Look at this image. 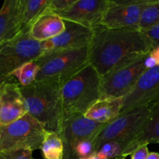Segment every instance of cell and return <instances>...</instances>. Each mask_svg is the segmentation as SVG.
I'll use <instances>...</instances> for the list:
<instances>
[{
    "label": "cell",
    "instance_id": "obj_1",
    "mask_svg": "<svg viewBox=\"0 0 159 159\" xmlns=\"http://www.w3.org/2000/svg\"><path fill=\"white\" fill-rule=\"evenodd\" d=\"M153 47L140 30L110 29L98 26L93 30L89 45V64L100 76L149 54Z\"/></svg>",
    "mask_w": 159,
    "mask_h": 159
},
{
    "label": "cell",
    "instance_id": "obj_2",
    "mask_svg": "<svg viewBox=\"0 0 159 159\" xmlns=\"http://www.w3.org/2000/svg\"><path fill=\"white\" fill-rule=\"evenodd\" d=\"M26 113L37 120L47 131L58 132L62 121L61 85L49 80L35 81L20 86Z\"/></svg>",
    "mask_w": 159,
    "mask_h": 159
},
{
    "label": "cell",
    "instance_id": "obj_3",
    "mask_svg": "<svg viewBox=\"0 0 159 159\" xmlns=\"http://www.w3.org/2000/svg\"><path fill=\"white\" fill-rule=\"evenodd\" d=\"M62 120L84 113L101 99V76L90 64L61 85Z\"/></svg>",
    "mask_w": 159,
    "mask_h": 159
},
{
    "label": "cell",
    "instance_id": "obj_4",
    "mask_svg": "<svg viewBox=\"0 0 159 159\" xmlns=\"http://www.w3.org/2000/svg\"><path fill=\"white\" fill-rule=\"evenodd\" d=\"M89 46L44 53L35 63L39 66L36 81L49 80L61 85L89 64Z\"/></svg>",
    "mask_w": 159,
    "mask_h": 159
},
{
    "label": "cell",
    "instance_id": "obj_5",
    "mask_svg": "<svg viewBox=\"0 0 159 159\" xmlns=\"http://www.w3.org/2000/svg\"><path fill=\"white\" fill-rule=\"evenodd\" d=\"M44 51L40 42L30 36L29 29L0 46V85L10 81L12 74L23 64L37 60Z\"/></svg>",
    "mask_w": 159,
    "mask_h": 159
},
{
    "label": "cell",
    "instance_id": "obj_6",
    "mask_svg": "<svg viewBox=\"0 0 159 159\" xmlns=\"http://www.w3.org/2000/svg\"><path fill=\"white\" fill-rule=\"evenodd\" d=\"M45 132L37 120L26 113L17 120L0 127V152L17 149L34 152L40 149Z\"/></svg>",
    "mask_w": 159,
    "mask_h": 159
},
{
    "label": "cell",
    "instance_id": "obj_7",
    "mask_svg": "<svg viewBox=\"0 0 159 159\" xmlns=\"http://www.w3.org/2000/svg\"><path fill=\"white\" fill-rule=\"evenodd\" d=\"M151 107H141L122 113L105 124L93 139L95 152L103 143L108 141L120 142L126 149L141 132L148 119Z\"/></svg>",
    "mask_w": 159,
    "mask_h": 159
},
{
    "label": "cell",
    "instance_id": "obj_8",
    "mask_svg": "<svg viewBox=\"0 0 159 159\" xmlns=\"http://www.w3.org/2000/svg\"><path fill=\"white\" fill-rule=\"evenodd\" d=\"M147 54L130 61L101 76V99L124 97L147 70L145 59Z\"/></svg>",
    "mask_w": 159,
    "mask_h": 159
},
{
    "label": "cell",
    "instance_id": "obj_9",
    "mask_svg": "<svg viewBox=\"0 0 159 159\" xmlns=\"http://www.w3.org/2000/svg\"><path fill=\"white\" fill-rule=\"evenodd\" d=\"M104 125L87 119L84 115H75L62 120L57 132L63 142L62 159H78L75 155L77 143L83 140H93Z\"/></svg>",
    "mask_w": 159,
    "mask_h": 159
},
{
    "label": "cell",
    "instance_id": "obj_10",
    "mask_svg": "<svg viewBox=\"0 0 159 159\" xmlns=\"http://www.w3.org/2000/svg\"><path fill=\"white\" fill-rule=\"evenodd\" d=\"M122 101L120 114L159 104V66L147 69Z\"/></svg>",
    "mask_w": 159,
    "mask_h": 159
},
{
    "label": "cell",
    "instance_id": "obj_11",
    "mask_svg": "<svg viewBox=\"0 0 159 159\" xmlns=\"http://www.w3.org/2000/svg\"><path fill=\"white\" fill-rule=\"evenodd\" d=\"M148 0H108L101 26L110 29L139 30L140 14Z\"/></svg>",
    "mask_w": 159,
    "mask_h": 159
},
{
    "label": "cell",
    "instance_id": "obj_12",
    "mask_svg": "<svg viewBox=\"0 0 159 159\" xmlns=\"http://www.w3.org/2000/svg\"><path fill=\"white\" fill-rule=\"evenodd\" d=\"M108 6V0H75L59 16L93 30L101 25Z\"/></svg>",
    "mask_w": 159,
    "mask_h": 159
},
{
    "label": "cell",
    "instance_id": "obj_13",
    "mask_svg": "<svg viewBox=\"0 0 159 159\" xmlns=\"http://www.w3.org/2000/svg\"><path fill=\"white\" fill-rule=\"evenodd\" d=\"M65 30L62 34L41 43L44 53L76 49L90 45L93 30L73 22L64 20Z\"/></svg>",
    "mask_w": 159,
    "mask_h": 159
},
{
    "label": "cell",
    "instance_id": "obj_14",
    "mask_svg": "<svg viewBox=\"0 0 159 159\" xmlns=\"http://www.w3.org/2000/svg\"><path fill=\"white\" fill-rule=\"evenodd\" d=\"M26 113L24 100L18 82L0 85V127L17 120Z\"/></svg>",
    "mask_w": 159,
    "mask_h": 159
},
{
    "label": "cell",
    "instance_id": "obj_15",
    "mask_svg": "<svg viewBox=\"0 0 159 159\" xmlns=\"http://www.w3.org/2000/svg\"><path fill=\"white\" fill-rule=\"evenodd\" d=\"M22 30L21 0H6L0 9V41L12 40Z\"/></svg>",
    "mask_w": 159,
    "mask_h": 159
},
{
    "label": "cell",
    "instance_id": "obj_16",
    "mask_svg": "<svg viewBox=\"0 0 159 159\" xmlns=\"http://www.w3.org/2000/svg\"><path fill=\"white\" fill-rule=\"evenodd\" d=\"M64 30L65 22L59 16L45 12L31 25L29 34L34 40L41 43L57 37Z\"/></svg>",
    "mask_w": 159,
    "mask_h": 159
},
{
    "label": "cell",
    "instance_id": "obj_17",
    "mask_svg": "<svg viewBox=\"0 0 159 159\" xmlns=\"http://www.w3.org/2000/svg\"><path fill=\"white\" fill-rule=\"evenodd\" d=\"M149 144H159V104L151 107V112L144 127L140 134L125 149L123 156L126 158L139 147Z\"/></svg>",
    "mask_w": 159,
    "mask_h": 159
},
{
    "label": "cell",
    "instance_id": "obj_18",
    "mask_svg": "<svg viewBox=\"0 0 159 159\" xmlns=\"http://www.w3.org/2000/svg\"><path fill=\"white\" fill-rule=\"evenodd\" d=\"M122 107V99H100L84 113V116L96 123L107 124L119 116Z\"/></svg>",
    "mask_w": 159,
    "mask_h": 159
},
{
    "label": "cell",
    "instance_id": "obj_19",
    "mask_svg": "<svg viewBox=\"0 0 159 159\" xmlns=\"http://www.w3.org/2000/svg\"><path fill=\"white\" fill-rule=\"evenodd\" d=\"M50 0H21V21L23 29L31 25L42 14L45 13Z\"/></svg>",
    "mask_w": 159,
    "mask_h": 159
},
{
    "label": "cell",
    "instance_id": "obj_20",
    "mask_svg": "<svg viewBox=\"0 0 159 159\" xmlns=\"http://www.w3.org/2000/svg\"><path fill=\"white\" fill-rule=\"evenodd\" d=\"M40 150L45 159H62L63 142L59 134L46 130Z\"/></svg>",
    "mask_w": 159,
    "mask_h": 159
},
{
    "label": "cell",
    "instance_id": "obj_21",
    "mask_svg": "<svg viewBox=\"0 0 159 159\" xmlns=\"http://www.w3.org/2000/svg\"><path fill=\"white\" fill-rule=\"evenodd\" d=\"M159 23V0H148L140 14L138 27L145 30Z\"/></svg>",
    "mask_w": 159,
    "mask_h": 159
},
{
    "label": "cell",
    "instance_id": "obj_22",
    "mask_svg": "<svg viewBox=\"0 0 159 159\" xmlns=\"http://www.w3.org/2000/svg\"><path fill=\"white\" fill-rule=\"evenodd\" d=\"M38 71L39 66L35 63V61H29L16 69L12 72V78H16L18 81L19 85L24 87L35 82Z\"/></svg>",
    "mask_w": 159,
    "mask_h": 159
},
{
    "label": "cell",
    "instance_id": "obj_23",
    "mask_svg": "<svg viewBox=\"0 0 159 159\" xmlns=\"http://www.w3.org/2000/svg\"><path fill=\"white\" fill-rule=\"evenodd\" d=\"M125 146L116 141H108L103 143L95 154L101 159H115L123 156Z\"/></svg>",
    "mask_w": 159,
    "mask_h": 159
},
{
    "label": "cell",
    "instance_id": "obj_24",
    "mask_svg": "<svg viewBox=\"0 0 159 159\" xmlns=\"http://www.w3.org/2000/svg\"><path fill=\"white\" fill-rule=\"evenodd\" d=\"M95 153L93 140L86 139L77 143L75 148V155L78 159L87 158Z\"/></svg>",
    "mask_w": 159,
    "mask_h": 159
},
{
    "label": "cell",
    "instance_id": "obj_25",
    "mask_svg": "<svg viewBox=\"0 0 159 159\" xmlns=\"http://www.w3.org/2000/svg\"><path fill=\"white\" fill-rule=\"evenodd\" d=\"M75 0H50L46 12L59 16L70 8Z\"/></svg>",
    "mask_w": 159,
    "mask_h": 159
},
{
    "label": "cell",
    "instance_id": "obj_26",
    "mask_svg": "<svg viewBox=\"0 0 159 159\" xmlns=\"http://www.w3.org/2000/svg\"><path fill=\"white\" fill-rule=\"evenodd\" d=\"M0 159H34L33 152L28 149H17L0 152Z\"/></svg>",
    "mask_w": 159,
    "mask_h": 159
},
{
    "label": "cell",
    "instance_id": "obj_27",
    "mask_svg": "<svg viewBox=\"0 0 159 159\" xmlns=\"http://www.w3.org/2000/svg\"><path fill=\"white\" fill-rule=\"evenodd\" d=\"M141 31L151 43L153 48L159 46V23L149 29Z\"/></svg>",
    "mask_w": 159,
    "mask_h": 159
},
{
    "label": "cell",
    "instance_id": "obj_28",
    "mask_svg": "<svg viewBox=\"0 0 159 159\" xmlns=\"http://www.w3.org/2000/svg\"><path fill=\"white\" fill-rule=\"evenodd\" d=\"M145 66L147 69L159 66V46L153 48L145 59Z\"/></svg>",
    "mask_w": 159,
    "mask_h": 159
},
{
    "label": "cell",
    "instance_id": "obj_29",
    "mask_svg": "<svg viewBox=\"0 0 159 159\" xmlns=\"http://www.w3.org/2000/svg\"><path fill=\"white\" fill-rule=\"evenodd\" d=\"M148 154L149 150L147 145H142L131 154V159H147Z\"/></svg>",
    "mask_w": 159,
    "mask_h": 159
},
{
    "label": "cell",
    "instance_id": "obj_30",
    "mask_svg": "<svg viewBox=\"0 0 159 159\" xmlns=\"http://www.w3.org/2000/svg\"><path fill=\"white\" fill-rule=\"evenodd\" d=\"M147 159H159V153H157V152H149Z\"/></svg>",
    "mask_w": 159,
    "mask_h": 159
},
{
    "label": "cell",
    "instance_id": "obj_31",
    "mask_svg": "<svg viewBox=\"0 0 159 159\" xmlns=\"http://www.w3.org/2000/svg\"><path fill=\"white\" fill-rule=\"evenodd\" d=\"M80 159H101V158H100L99 157H98V155L94 153V154H93V155H90V156L87 157V158H80Z\"/></svg>",
    "mask_w": 159,
    "mask_h": 159
},
{
    "label": "cell",
    "instance_id": "obj_32",
    "mask_svg": "<svg viewBox=\"0 0 159 159\" xmlns=\"http://www.w3.org/2000/svg\"><path fill=\"white\" fill-rule=\"evenodd\" d=\"M115 159H126V157H123V156H119L118 158H115Z\"/></svg>",
    "mask_w": 159,
    "mask_h": 159
},
{
    "label": "cell",
    "instance_id": "obj_33",
    "mask_svg": "<svg viewBox=\"0 0 159 159\" xmlns=\"http://www.w3.org/2000/svg\"><path fill=\"white\" fill-rule=\"evenodd\" d=\"M4 43V42H2V41H0V46H1V45H2V43Z\"/></svg>",
    "mask_w": 159,
    "mask_h": 159
}]
</instances>
